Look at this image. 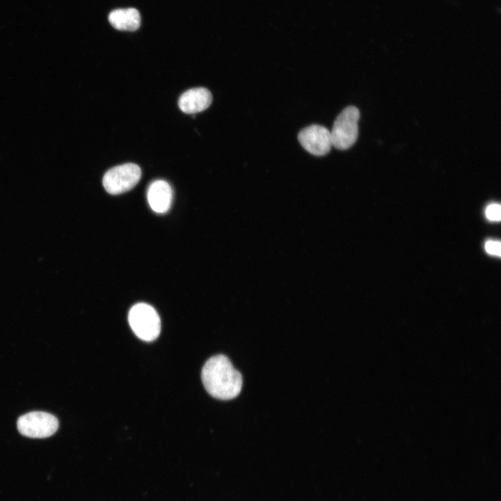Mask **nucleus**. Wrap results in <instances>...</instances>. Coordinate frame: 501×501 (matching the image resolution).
I'll return each mask as SVG.
<instances>
[{
  "label": "nucleus",
  "instance_id": "nucleus-5",
  "mask_svg": "<svg viewBox=\"0 0 501 501\" xmlns=\"http://www.w3.org/2000/svg\"><path fill=\"white\" fill-rule=\"evenodd\" d=\"M141 168L133 163L115 166L104 175L102 184L110 194L117 195L134 188L140 180Z\"/></svg>",
  "mask_w": 501,
  "mask_h": 501
},
{
  "label": "nucleus",
  "instance_id": "nucleus-6",
  "mask_svg": "<svg viewBox=\"0 0 501 501\" xmlns=\"http://www.w3.org/2000/svg\"><path fill=\"white\" fill-rule=\"evenodd\" d=\"M298 140L306 151L315 156L328 154L332 147L330 131L319 125H312L301 129Z\"/></svg>",
  "mask_w": 501,
  "mask_h": 501
},
{
  "label": "nucleus",
  "instance_id": "nucleus-2",
  "mask_svg": "<svg viewBox=\"0 0 501 501\" xmlns=\"http://www.w3.org/2000/svg\"><path fill=\"white\" fill-rule=\"evenodd\" d=\"M129 325L136 335L146 342L159 336L161 321L154 308L146 303H139L130 309L128 315Z\"/></svg>",
  "mask_w": 501,
  "mask_h": 501
},
{
  "label": "nucleus",
  "instance_id": "nucleus-1",
  "mask_svg": "<svg viewBox=\"0 0 501 501\" xmlns=\"http://www.w3.org/2000/svg\"><path fill=\"white\" fill-rule=\"evenodd\" d=\"M201 377L205 388L214 398L228 400L241 392L242 376L225 356L209 358L202 367Z\"/></svg>",
  "mask_w": 501,
  "mask_h": 501
},
{
  "label": "nucleus",
  "instance_id": "nucleus-3",
  "mask_svg": "<svg viewBox=\"0 0 501 501\" xmlns=\"http://www.w3.org/2000/svg\"><path fill=\"white\" fill-rule=\"evenodd\" d=\"M359 110L353 106L346 107L337 116L331 132L332 146L347 150L356 141L358 133Z\"/></svg>",
  "mask_w": 501,
  "mask_h": 501
},
{
  "label": "nucleus",
  "instance_id": "nucleus-8",
  "mask_svg": "<svg viewBox=\"0 0 501 501\" xmlns=\"http://www.w3.org/2000/svg\"><path fill=\"white\" fill-rule=\"evenodd\" d=\"M173 191L170 184L162 180L153 182L148 190V200L152 209L157 213H165L170 207Z\"/></svg>",
  "mask_w": 501,
  "mask_h": 501
},
{
  "label": "nucleus",
  "instance_id": "nucleus-7",
  "mask_svg": "<svg viewBox=\"0 0 501 501\" xmlns=\"http://www.w3.org/2000/svg\"><path fill=\"white\" fill-rule=\"evenodd\" d=\"M212 102L210 91L205 88H194L185 91L178 100L180 110L188 114L202 111L207 109Z\"/></svg>",
  "mask_w": 501,
  "mask_h": 501
},
{
  "label": "nucleus",
  "instance_id": "nucleus-9",
  "mask_svg": "<svg viewBox=\"0 0 501 501\" xmlns=\"http://www.w3.org/2000/svg\"><path fill=\"white\" fill-rule=\"evenodd\" d=\"M109 22L116 29L134 31L140 26L141 17L138 11L134 8H120L110 13Z\"/></svg>",
  "mask_w": 501,
  "mask_h": 501
},
{
  "label": "nucleus",
  "instance_id": "nucleus-10",
  "mask_svg": "<svg viewBox=\"0 0 501 501\" xmlns=\"http://www.w3.org/2000/svg\"><path fill=\"white\" fill-rule=\"evenodd\" d=\"M486 216L493 221H499L501 217L500 206L498 204H491L486 209Z\"/></svg>",
  "mask_w": 501,
  "mask_h": 501
},
{
  "label": "nucleus",
  "instance_id": "nucleus-4",
  "mask_svg": "<svg viewBox=\"0 0 501 501\" xmlns=\"http://www.w3.org/2000/svg\"><path fill=\"white\" fill-rule=\"evenodd\" d=\"M17 426L19 432L23 436L43 438L52 436L57 431L58 421L49 413L33 411L20 416Z\"/></svg>",
  "mask_w": 501,
  "mask_h": 501
},
{
  "label": "nucleus",
  "instance_id": "nucleus-11",
  "mask_svg": "<svg viewBox=\"0 0 501 501\" xmlns=\"http://www.w3.org/2000/svg\"><path fill=\"white\" fill-rule=\"evenodd\" d=\"M486 251L492 255L500 256V243L498 241L489 240L485 244Z\"/></svg>",
  "mask_w": 501,
  "mask_h": 501
}]
</instances>
